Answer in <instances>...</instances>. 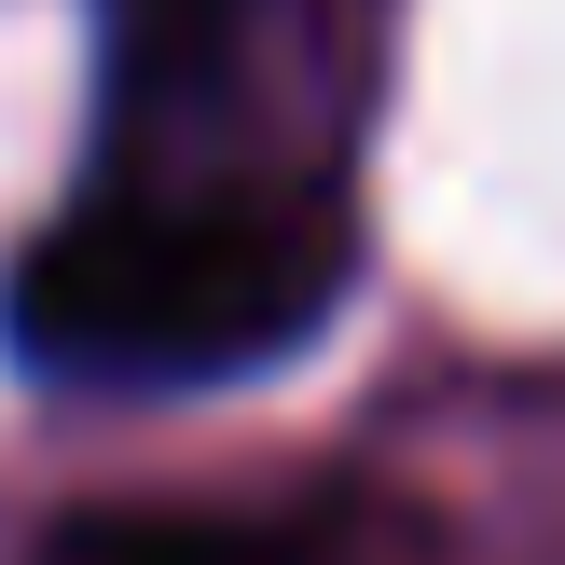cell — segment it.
Listing matches in <instances>:
<instances>
[{"label":"cell","mask_w":565,"mask_h":565,"mask_svg":"<svg viewBox=\"0 0 565 565\" xmlns=\"http://www.w3.org/2000/svg\"><path fill=\"white\" fill-rule=\"evenodd\" d=\"M359 290L331 166H138L28 235L0 345L42 386H235L303 359Z\"/></svg>","instance_id":"obj_1"},{"label":"cell","mask_w":565,"mask_h":565,"mask_svg":"<svg viewBox=\"0 0 565 565\" xmlns=\"http://www.w3.org/2000/svg\"><path fill=\"white\" fill-rule=\"evenodd\" d=\"M28 565H318L276 524H221V511H97L70 539H42Z\"/></svg>","instance_id":"obj_2"}]
</instances>
